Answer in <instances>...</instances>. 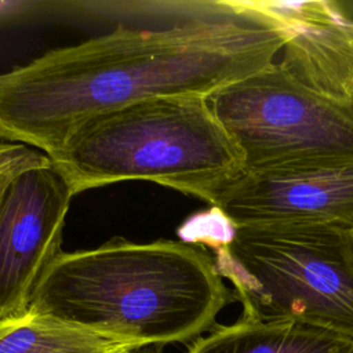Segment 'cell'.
Masks as SVG:
<instances>
[{
    "label": "cell",
    "mask_w": 353,
    "mask_h": 353,
    "mask_svg": "<svg viewBox=\"0 0 353 353\" xmlns=\"http://www.w3.org/2000/svg\"><path fill=\"white\" fill-rule=\"evenodd\" d=\"M7 11H8L7 3H4V1H0V19H4V18L7 17Z\"/></svg>",
    "instance_id": "cell-13"
},
{
    "label": "cell",
    "mask_w": 353,
    "mask_h": 353,
    "mask_svg": "<svg viewBox=\"0 0 353 353\" xmlns=\"http://www.w3.org/2000/svg\"><path fill=\"white\" fill-rule=\"evenodd\" d=\"M233 226L334 228L353 233V165L243 171L210 203Z\"/></svg>",
    "instance_id": "cell-7"
},
{
    "label": "cell",
    "mask_w": 353,
    "mask_h": 353,
    "mask_svg": "<svg viewBox=\"0 0 353 353\" xmlns=\"http://www.w3.org/2000/svg\"><path fill=\"white\" fill-rule=\"evenodd\" d=\"M285 34L280 68L306 88L352 105L353 18L328 0H252Z\"/></svg>",
    "instance_id": "cell-8"
},
{
    "label": "cell",
    "mask_w": 353,
    "mask_h": 353,
    "mask_svg": "<svg viewBox=\"0 0 353 353\" xmlns=\"http://www.w3.org/2000/svg\"><path fill=\"white\" fill-rule=\"evenodd\" d=\"M207 99L244 171L353 165V106L306 88L279 63Z\"/></svg>",
    "instance_id": "cell-5"
},
{
    "label": "cell",
    "mask_w": 353,
    "mask_h": 353,
    "mask_svg": "<svg viewBox=\"0 0 353 353\" xmlns=\"http://www.w3.org/2000/svg\"><path fill=\"white\" fill-rule=\"evenodd\" d=\"M73 197L51 160L0 190V320L28 312L39 281L62 252Z\"/></svg>",
    "instance_id": "cell-6"
},
{
    "label": "cell",
    "mask_w": 353,
    "mask_h": 353,
    "mask_svg": "<svg viewBox=\"0 0 353 353\" xmlns=\"http://www.w3.org/2000/svg\"><path fill=\"white\" fill-rule=\"evenodd\" d=\"M207 98L163 97L98 114L48 157L74 196L121 181H150L210 204L244 163Z\"/></svg>",
    "instance_id": "cell-3"
},
{
    "label": "cell",
    "mask_w": 353,
    "mask_h": 353,
    "mask_svg": "<svg viewBox=\"0 0 353 353\" xmlns=\"http://www.w3.org/2000/svg\"><path fill=\"white\" fill-rule=\"evenodd\" d=\"M211 248L241 317L296 321L353 338V233L334 228L233 226L215 210L192 223Z\"/></svg>",
    "instance_id": "cell-4"
},
{
    "label": "cell",
    "mask_w": 353,
    "mask_h": 353,
    "mask_svg": "<svg viewBox=\"0 0 353 353\" xmlns=\"http://www.w3.org/2000/svg\"><path fill=\"white\" fill-rule=\"evenodd\" d=\"M186 7L174 26L120 25L0 73V139L50 156L91 117L154 98L210 97L273 65L285 44L252 0Z\"/></svg>",
    "instance_id": "cell-1"
},
{
    "label": "cell",
    "mask_w": 353,
    "mask_h": 353,
    "mask_svg": "<svg viewBox=\"0 0 353 353\" xmlns=\"http://www.w3.org/2000/svg\"><path fill=\"white\" fill-rule=\"evenodd\" d=\"M186 353H353V338L296 321L240 317L192 341Z\"/></svg>",
    "instance_id": "cell-9"
},
{
    "label": "cell",
    "mask_w": 353,
    "mask_h": 353,
    "mask_svg": "<svg viewBox=\"0 0 353 353\" xmlns=\"http://www.w3.org/2000/svg\"><path fill=\"white\" fill-rule=\"evenodd\" d=\"M233 301L201 245L113 237L94 250L62 251L28 310L148 347L190 343L214 328Z\"/></svg>",
    "instance_id": "cell-2"
},
{
    "label": "cell",
    "mask_w": 353,
    "mask_h": 353,
    "mask_svg": "<svg viewBox=\"0 0 353 353\" xmlns=\"http://www.w3.org/2000/svg\"><path fill=\"white\" fill-rule=\"evenodd\" d=\"M139 349L30 310L0 320V353H132Z\"/></svg>",
    "instance_id": "cell-10"
},
{
    "label": "cell",
    "mask_w": 353,
    "mask_h": 353,
    "mask_svg": "<svg viewBox=\"0 0 353 353\" xmlns=\"http://www.w3.org/2000/svg\"><path fill=\"white\" fill-rule=\"evenodd\" d=\"M352 106H353V101H352Z\"/></svg>",
    "instance_id": "cell-14"
},
{
    "label": "cell",
    "mask_w": 353,
    "mask_h": 353,
    "mask_svg": "<svg viewBox=\"0 0 353 353\" xmlns=\"http://www.w3.org/2000/svg\"><path fill=\"white\" fill-rule=\"evenodd\" d=\"M150 346H148V347H142V349H139V350H135V352H132V353H161V350L160 349H157V347H154V349H149Z\"/></svg>",
    "instance_id": "cell-12"
},
{
    "label": "cell",
    "mask_w": 353,
    "mask_h": 353,
    "mask_svg": "<svg viewBox=\"0 0 353 353\" xmlns=\"http://www.w3.org/2000/svg\"><path fill=\"white\" fill-rule=\"evenodd\" d=\"M51 159L23 143H0V190L23 171L47 164Z\"/></svg>",
    "instance_id": "cell-11"
}]
</instances>
